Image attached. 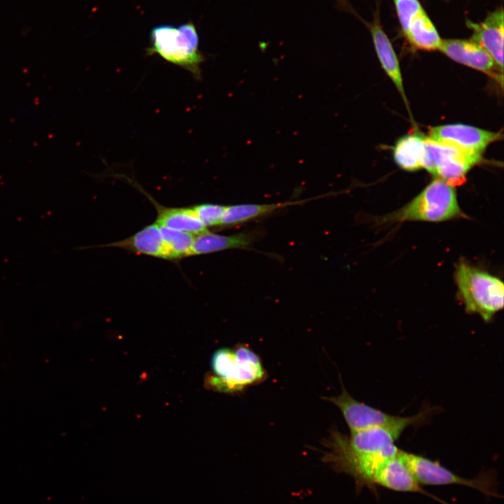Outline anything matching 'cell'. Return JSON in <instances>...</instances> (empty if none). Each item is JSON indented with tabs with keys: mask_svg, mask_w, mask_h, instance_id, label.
I'll use <instances>...</instances> for the list:
<instances>
[{
	"mask_svg": "<svg viewBox=\"0 0 504 504\" xmlns=\"http://www.w3.org/2000/svg\"><path fill=\"white\" fill-rule=\"evenodd\" d=\"M403 431L379 427L350 432L347 435L335 428L323 442L326 450L322 459L335 470L352 477L358 488L374 489L377 471L399 454L400 449L395 443Z\"/></svg>",
	"mask_w": 504,
	"mask_h": 504,
	"instance_id": "cell-1",
	"label": "cell"
},
{
	"mask_svg": "<svg viewBox=\"0 0 504 504\" xmlns=\"http://www.w3.org/2000/svg\"><path fill=\"white\" fill-rule=\"evenodd\" d=\"M454 279L467 312L489 322L503 308L504 284L497 276L461 260L456 266Z\"/></svg>",
	"mask_w": 504,
	"mask_h": 504,
	"instance_id": "cell-2",
	"label": "cell"
},
{
	"mask_svg": "<svg viewBox=\"0 0 504 504\" xmlns=\"http://www.w3.org/2000/svg\"><path fill=\"white\" fill-rule=\"evenodd\" d=\"M456 190L435 178L404 206L382 216L379 223L405 221L442 222L465 218Z\"/></svg>",
	"mask_w": 504,
	"mask_h": 504,
	"instance_id": "cell-3",
	"label": "cell"
},
{
	"mask_svg": "<svg viewBox=\"0 0 504 504\" xmlns=\"http://www.w3.org/2000/svg\"><path fill=\"white\" fill-rule=\"evenodd\" d=\"M211 368L213 375L209 384L221 392L241 391L263 381L266 377L259 356L244 345L234 349H218L213 354Z\"/></svg>",
	"mask_w": 504,
	"mask_h": 504,
	"instance_id": "cell-4",
	"label": "cell"
},
{
	"mask_svg": "<svg viewBox=\"0 0 504 504\" xmlns=\"http://www.w3.org/2000/svg\"><path fill=\"white\" fill-rule=\"evenodd\" d=\"M148 55L157 54L166 61L190 71L194 78H202L200 65L205 60L199 50V37L195 25L188 22L178 27L159 25L150 31Z\"/></svg>",
	"mask_w": 504,
	"mask_h": 504,
	"instance_id": "cell-5",
	"label": "cell"
},
{
	"mask_svg": "<svg viewBox=\"0 0 504 504\" xmlns=\"http://www.w3.org/2000/svg\"><path fill=\"white\" fill-rule=\"evenodd\" d=\"M326 400L340 409L350 432L379 427L400 428L405 430L408 427L424 421L428 415L426 411L410 416L387 414L354 399L344 387L340 395L326 398Z\"/></svg>",
	"mask_w": 504,
	"mask_h": 504,
	"instance_id": "cell-6",
	"label": "cell"
},
{
	"mask_svg": "<svg viewBox=\"0 0 504 504\" xmlns=\"http://www.w3.org/2000/svg\"><path fill=\"white\" fill-rule=\"evenodd\" d=\"M424 168L447 184L455 186L463 184L472 166L479 162L482 156L465 152L448 144L425 138Z\"/></svg>",
	"mask_w": 504,
	"mask_h": 504,
	"instance_id": "cell-7",
	"label": "cell"
},
{
	"mask_svg": "<svg viewBox=\"0 0 504 504\" xmlns=\"http://www.w3.org/2000/svg\"><path fill=\"white\" fill-rule=\"evenodd\" d=\"M400 455L420 484H458L477 489L487 496H498L495 488L494 476L492 475L482 474L468 479L455 474L438 462L423 456L402 450Z\"/></svg>",
	"mask_w": 504,
	"mask_h": 504,
	"instance_id": "cell-8",
	"label": "cell"
},
{
	"mask_svg": "<svg viewBox=\"0 0 504 504\" xmlns=\"http://www.w3.org/2000/svg\"><path fill=\"white\" fill-rule=\"evenodd\" d=\"M500 136L497 132L459 123L433 127L429 130L428 138L482 156L486 147Z\"/></svg>",
	"mask_w": 504,
	"mask_h": 504,
	"instance_id": "cell-9",
	"label": "cell"
},
{
	"mask_svg": "<svg viewBox=\"0 0 504 504\" xmlns=\"http://www.w3.org/2000/svg\"><path fill=\"white\" fill-rule=\"evenodd\" d=\"M473 31L474 42L484 49L492 57L498 69H503V10H496L479 23L468 22Z\"/></svg>",
	"mask_w": 504,
	"mask_h": 504,
	"instance_id": "cell-10",
	"label": "cell"
},
{
	"mask_svg": "<svg viewBox=\"0 0 504 504\" xmlns=\"http://www.w3.org/2000/svg\"><path fill=\"white\" fill-rule=\"evenodd\" d=\"M400 451L386 461L377 470L373 480L374 486H381L400 492L420 493L433 497L421 487L402 458Z\"/></svg>",
	"mask_w": 504,
	"mask_h": 504,
	"instance_id": "cell-11",
	"label": "cell"
},
{
	"mask_svg": "<svg viewBox=\"0 0 504 504\" xmlns=\"http://www.w3.org/2000/svg\"><path fill=\"white\" fill-rule=\"evenodd\" d=\"M440 50L454 61L484 73L493 74L497 67L489 54L472 40H443Z\"/></svg>",
	"mask_w": 504,
	"mask_h": 504,
	"instance_id": "cell-12",
	"label": "cell"
},
{
	"mask_svg": "<svg viewBox=\"0 0 504 504\" xmlns=\"http://www.w3.org/2000/svg\"><path fill=\"white\" fill-rule=\"evenodd\" d=\"M102 247L120 248L136 254L169 260L160 225L156 223L146 225L123 240L102 245Z\"/></svg>",
	"mask_w": 504,
	"mask_h": 504,
	"instance_id": "cell-13",
	"label": "cell"
},
{
	"mask_svg": "<svg viewBox=\"0 0 504 504\" xmlns=\"http://www.w3.org/2000/svg\"><path fill=\"white\" fill-rule=\"evenodd\" d=\"M258 236V230H246L231 235L215 234L208 231L195 237L191 256L227 249H248Z\"/></svg>",
	"mask_w": 504,
	"mask_h": 504,
	"instance_id": "cell-14",
	"label": "cell"
},
{
	"mask_svg": "<svg viewBox=\"0 0 504 504\" xmlns=\"http://www.w3.org/2000/svg\"><path fill=\"white\" fill-rule=\"evenodd\" d=\"M326 195L303 200L286 201L272 204H239L226 206L221 218L220 227H229L243 224L249 220L272 214L281 209L302 204Z\"/></svg>",
	"mask_w": 504,
	"mask_h": 504,
	"instance_id": "cell-15",
	"label": "cell"
},
{
	"mask_svg": "<svg viewBox=\"0 0 504 504\" xmlns=\"http://www.w3.org/2000/svg\"><path fill=\"white\" fill-rule=\"evenodd\" d=\"M157 210L155 223L160 226L198 235L209 231L195 214L192 206L166 207L156 202L144 192Z\"/></svg>",
	"mask_w": 504,
	"mask_h": 504,
	"instance_id": "cell-16",
	"label": "cell"
},
{
	"mask_svg": "<svg viewBox=\"0 0 504 504\" xmlns=\"http://www.w3.org/2000/svg\"><path fill=\"white\" fill-rule=\"evenodd\" d=\"M371 34L382 68L407 104L399 62L389 38L379 24L374 23L372 25Z\"/></svg>",
	"mask_w": 504,
	"mask_h": 504,
	"instance_id": "cell-17",
	"label": "cell"
},
{
	"mask_svg": "<svg viewBox=\"0 0 504 504\" xmlns=\"http://www.w3.org/2000/svg\"><path fill=\"white\" fill-rule=\"evenodd\" d=\"M424 136L409 134L401 137L393 148V158L397 165L406 171L424 168L425 158Z\"/></svg>",
	"mask_w": 504,
	"mask_h": 504,
	"instance_id": "cell-18",
	"label": "cell"
},
{
	"mask_svg": "<svg viewBox=\"0 0 504 504\" xmlns=\"http://www.w3.org/2000/svg\"><path fill=\"white\" fill-rule=\"evenodd\" d=\"M405 35L412 46L425 50H440L442 41L424 9L412 20Z\"/></svg>",
	"mask_w": 504,
	"mask_h": 504,
	"instance_id": "cell-19",
	"label": "cell"
},
{
	"mask_svg": "<svg viewBox=\"0 0 504 504\" xmlns=\"http://www.w3.org/2000/svg\"><path fill=\"white\" fill-rule=\"evenodd\" d=\"M161 234L169 253V260L177 262L191 256L195 235L174 229L160 226Z\"/></svg>",
	"mask_w": 504,
	"mask_h": 504,
	"instance_id": "cell-20",
	"label": "cell"
},
{
	"mask_svg": "<svg viewBox=\"0 0 504 504\" xmlns=\"http://www.w3.org/2000/svg\"><path fill=\"white\" fill-rule=\"evenodd\" d=\"M225 205L204 203L192 206L195 214L206 227H220Z\"/></svg>",
	"mask_w": 504,
	"mask_h": 504,
	"instance_id": "cell-21",
	"label": "cell"
},
{
	"mask_svg": "<svg viewBox=\"0 0 504 504\" xmlns=\"http://www.w3.org/2000/svg\"><path fill=\"white\" fill-rule=\"evenodd\" d=\"M402 29L405 34L415 16L423 9L418 0H395Z\"/></svg>",
	"mask_w": 504,
	"mask_h": 504,
	"instance_id": "cell-22",
	"label": "cell"
}]
</instances>
